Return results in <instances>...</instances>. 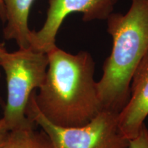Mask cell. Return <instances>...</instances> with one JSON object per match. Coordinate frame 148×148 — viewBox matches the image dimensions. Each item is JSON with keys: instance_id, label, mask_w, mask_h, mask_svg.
<instances>
[{"instance_id": "obj_8", "label": "cell", "mask_w": 148, "mask_h": 148, "mask_svg": "<svg viewBox=\"0 0 148 148\" xmlns=\"http://www.w3.org/2000/svg\"><path fill=\"white\" fill-rule=\"evenodd\" d=\"M36 125L9 131L3 148H54L43 131H37Z\"/></svg>"}, {"instance_id": "obj_4", "label": "cell", "mask_w": 148, "mask_h": 148, "mask_svg": "<svg viewBox=\"0 0 148 148\" xmlns=\"http://www.w3.org/2000/svg\"><path fill=\"white\" fill-rule=\"evenodd\" d=\"M34 92L27 105V116L41 127L54 148H129L130 140L119 128L118 112L103 109L82 126H58L40 112L34 100Z\"/></svg>"}, {"instance_id": "obj_12", "label": "cell", "mask_w": 148, "mask_h": 148, "mask_svg": "<svg viewBox=\"0 0 148 148\" xmlns=\"http://www.w3.org/2000/svg\"><path fill=\"white\" fill-rule=\"evenodd\" d=\"M6 51H6V49H5L3 44L0 43V58H1V56H2L5 52H6Z\"/></svg>"}, {"instance_id": "obj_5", "label": "cell", "mask_w": 148, "mask_h": 148, "mask_svg": "<svg viewBox=\"0 0 148 148\" xmlns=\"http://www.w3.org/2000/svg\"><path fill=\"white\" fill-rule=\"evenodd\" d=\"M119 0H49L47 18L38 31H32L29 47L47 53L55 47L56 36L64 18L79 12L85 22L107 19Z\"/></svg>"}, {"instance_id": "obj_11", "label": "cell", "mask_w": 148, "mask_h": 148, "mask_svg": "<svg viewBox=\"0 0 148 148\" xmlns=\"http://www.w3.org/2000/svg\"><path fill=\"white\" fill-rule=\"evenodd\" d=\"M0 18L3 22L5 21V8L2 0H0Z\"/></svg>"}, {"instance_id": "obj_10", "label": "cell", "mask_w": 148, "mask_h": 148, "mask_svg": "<svg viewBox=\"0 0 148 148\" xmlns=\"http://www.w3.org/2000/svg\"><path fill=\"white\" fill-rule=\"evenodd\" d=\"M9 130L5 127L1 117H0V148H3Z\"/></svg>"}, {"instance_id": "obj_13", "label": "cell", "mask_w": 148, "mask_h": 148, "mask_svg": "<svg viewBox=\"0 0 148 148\" xmlns=\"http://www.w3.org/2000/svg\"><path fill=\"white\" fill-rule=\"evenodd\" d=\"M0 77H1V73H0Z\"/></svg>"}, {"instance_id": "obj_7", "label": "cell", "mask_w": 148, "mask_h": 148, "mask_svg": "<svg viewBox=\"0 0 148 148\" xmlns=\"http://www.w3.org/2000/svg\"><path fill=\"white\" fill-rule=\"evenodd\" d=\"M5 8L6 25L3 36L8 40H14L18 48L29 47L32 30L28 27L29 11L34 0H2Z\"/></svg>"}, {"instance_id": "obj_1", "label": "cell", "mask_w": 148, "mask_h": 148, "mask_svg": "<svg viewBox=\"0 0 148 148\" xmlns=\"http://www.w3.org/2000/svg\"><path fill=\"white\" fill-rule=\"evenodd\" d=\"M48 66L44 82L34 92L40 112L53 124L64 127L82 126L101 110L95 62L88 51L76 54L57 46L47 53Z\"/></svg>"}, {"instance_id": "obj_3", "label": "cell", "mask_w": 148, "mask_h": 148, "mask_svg": "<svg viewBox=\"0 0 148 148\" xmlns=\"http://www.w3.org/2000/svg\"><path fill=\"white\" fill-rule=\"evenodd\" d=\"M47 66V53L31 47L18 48L11 53L6 51L0 58L7 87L1 119L9 131L36 125L27 116V108L31 95L44 82Z\"/></svg>"}, {"instance_id": "obj_2", "label": "cell", "mask_w": 148, "mask_h": 148, "mask_svg": "<svg viewBox=\"0 0 148 148\" xmlns=\"http://www.w3.org/2000/svg\"><path fill=\"white\" fill-rule=\"evenodd\" d=\"M106 20L112 47L97 88L103 109L119 113L129 99L133 73L148 51V0H131L126 13L112 12Z\"/></svg>"}, {"instance_id": "obj_6", "label": "cell", "mask_w": 148, "mask_h": 148, "mask_svg": "<svg viewBox=\"0 0 148 148\" xmlns=\"http://www.w3.org/2000/svg\"><path fill=\"white\" fill-rule=\"evenodd\" d=\"M148 116V51L133 73L130 94L124 108L118 114L121 132L128 140L139 134Z\"/></svg>"}, {"instance_id": "obj_9", "label": "cell", "mask_w": 148, "mask_h": 148, "mask_svg": "<svg viewBox=\"0 0 148 148\" xmlns=\"http://www.w3.org/2000/svg\"><path fill=\"white\" fill-rule=\"evenodd\" d=\"M129 148H148V130L145 124L136 137L130 140Z\"/></svg>"}]
</instances>
